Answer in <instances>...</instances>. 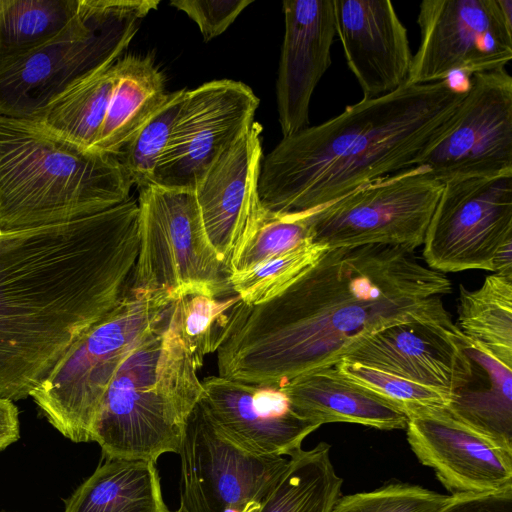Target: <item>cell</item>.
Masks as SVG:
<instances>
[{
  "mask_svg": "<svg viewBox=\"0 0 512 512\" xmlns=\"http://www.w3.org/2000/svg\"><path fill=\"white\" fill-rule=\"evenodd\" d=\"M398 246L328 248L276 297L243 304L217 351L219 376L280 386L336 365L363 337L396 322L448 313L451 283Z\"/></svg>",
  "mask_w": 512,
  "mask_h": 512,
  "instance_id": "1",
  "label": "cell"
},
{
  "mask_svg": "<svg viewBox=\"0 0 512 512\" xmlns=\"http://www.w3.org/2000/svg\"><path fill=\"white\" fill-rule=\"evenodd\" d=\"M133 198L77 220L0 233V397L31 396L126 290L139 250Z\"/></svg>",
  "mask_w": 512,
  "mask_h": 512,
  "instance_id": "2",
  "label": "cell"
},
{
  "mask_svg": "<svg viewBox=\"0 0 512 512\" xmlns=\"http://www.w3.org/2000/svg\"><path fill=\"white\" fill-rule=\"evenodd\" d=\"M466 88L450 78L363 98L319 124L283 137L262 158L258 194L263 210L303 214L373 180L414 167Z\"/></svg>",
  "mask_w": 512,
  "mask_h": 512,
  "instance_id": "3",
  "label": "cell"
},
{
  "mask_svg": "<svg viewBox=\"0 0 512 512\" xmlns=\"http://www.w3.org/2000/svg\"><path fill=\"white\" fill-rule=\"evenodd\" d=\"M132 186L117 156L0 115V233L100 213L128 200Z\"/></svg>",
  "mask_w": 512,
  "mask_h": 512,
  "instance_id": "4",
  "label": "cell"
},
{
  "mask_svg": "<svg viewBox=\"0 0 512 512\" xmlns=\"http://www.w3.org/2000/svg\"><path fill=\"white\" fill-rule=\"evenodd\" d=\"M172 304V303H171ZM171 318L122 362L104 394L92 441L105 459L156 462L178 453L203 387Z\"/></svg>",
  "mask_w": 512,
  "mask_h": 512,
  "instance_id": "5",
  "label": "cell"
},
{
  "mask_svg": "<svg viewBox=\"0 0 512 512\" xmlns=\"http://www.w3.org/2000/svg\"><path fill=\"white\" fill-rule=\"evenodd\" d=\"M159 0H79L51 38L0 67V115L37 120L80 80L115 63Z\"/></svg>",
  "mask_w": 512,
  "mask_h": 512,
  "instance_id": "6",
  "label": "cell"
},
{
  "mask_svg": "<svg viewBox=\"0 0 512 512\" xmlns=\"http://www.w3.org/2000/svg\"><path fill=\"white\" fill-rule=\"evenodd\" d=\"M164 293L126 289L115 307L69 348L31 394L49 423L73 442L92 441L104 394L127 356L165 319Z\"/></svg>",
  "mask_w": 512,
  "mask_h": 512,
  "instance_id": "7",
  "label": "cell"
},
{
  "mask_svg": "<svg viewBox=\"0 0 512 512\" xmlns=\"http://www.w3.org/2000/svg\"><path fill=\"white\" fill-rule=\"evenodd\" d=\"M139 250L131 289L166 294L234 292L230 269L210 245L192 189L157 184L139 189Z\"/></svg>",
  "mask_w": 512,
  "mask_h": 512,
  "instance_id": "8",
  "label": "cell"
},
{
  "mask_svg": "<svg viewBox=\"0 0 512 512\" xmlns=\"http://www.w3.org/2000/svg\"><path fill=\"white\" fill-rule=\"evenodd\" d=\"M443 189L427 166L373 180L309 213L312 242L326 248L423 244Z\"/></svg>",
  "mask_w": 512,
  "mask_h": 512,
  "instance_id": "9",
  "label": "cell"
},
{
  "mask_svg": "<svg viewBox=\"0 0 512 512\" xmlns=\"http://www.w3.org/2000/svg\"><path fill=\"white\" fill-rule=\"evenodd\" d=\"M417 23L420 45L407 82L504 69L512 59V0H424Z\"/></svg>",
  "mask_w": 512,
  "mask_h": 512,
  "instance_id": "10",
  "label": "cell"
},
{
  "mask_svg": "<svg viewBox=\"0 0 512 512\" xmlns=\"http://www.w3.org/2000/svg\"><path fill=\"white\" fill-rule=\"evenodd\" d=\"M443 184L512 174V77L504 69L472 75L463 99L414 166Z\"/></svg>",
  "mask_w": 512,
  "mask_h": 512,
  "instance_id": "11",
  "label": "cell"
},
{
  "mask_svg": "<svg viewBox=\"0 0 512 512\" xmlns=\"http://www.w3.org/2000/svg\"><path fill=\"white\" fill-rule=\"evenodd\" d=\"M178 454V512H257L289 465L285 457L254 455L228 441L199 404L188 418Z\"/></svg>",
  "mask_w": 512,
  "mask_h": 512,
  "instance_id": "12",
  "label": "cell"
},
{
  "mask_svg": "<svg viewBox=\"0 0 512 512\" xmlns=\"http://www.w3.org/2000/svg\"><path fill=\"white\" fill-rule=\"evenodd\" d=\"M512 243V174L448 181L423 241L428 267L438 272L493 271Z\"/></svg>",
  "mask_w": 512,
  "mask_h": 512,
  "instance_id": "13",
  "label": "cell"
},
{
  "mask_svg": "<svg viewBox=\"0 0 512 512\" xmlns=\"http://www.w3.org/2000/svg\"><path fill=\"white\" fill-rule=\"evenodd\" d=\"M259 99L246 84L214 80L186 90L155 184L192 189L254 122Z\"/></svg>",
  "mask_w": 512,
  "mask_h": 512,
  "instance_id": "14",
  "label": "cell"
},
{
  "mask_svg": "<svg viewBox=\"0 0 512 512\" xmlns=\"http://www.w3.org/2000/svg\"><path fill=\"white\" fill-rule=\"evenodd\" d=\"M206 418L228 441L258 456H292L321 425L302 417L278 386L248 384L221 376L202 382Z\"/></svg>",
  "mask_w": 512,
  "mask_h": 512,
  "instance_id": "15",
  "label": "cell"
},
{
  "mask_svg": "<svg viewBox=\"0 0 512 512\" xmlns=\"http://www.w3.org/2000/svg\"><path fill=\"white\" fill-rule=\"evenodd\" d=\"M461 334L449 313L396 322L363 337L343 358L432 387L450 397L470 377Z\"/></svg>",
  "mask_w": 512,
  "mask_h": 512,
  "instance_id": "16",
  "label": "cell"
},
{
  "mask_svg": "<svg viewBox=\"0 0 512 512\" xmlns=\"http://www.w3.org/2000/svg\"><path fill=\"white\" fill-rule=\"evenodd\" d=\"M261 132L262 126L254 121L193 187L207 239L229 269L262 212L258 194L263 158Z\"/></svg>",
  "mask_w": 512,
  "mask_h": 512,
  "instance_id": "17",
  "label": "cell"
},
{
  "mask_svg": "<svg viewBox=\"0 0 512 512\" xmlns=\"http://www.w3.org/2000/svg\"><path fill=\"white\" fill-rule=\"evenodd\" d=\"M405 428L411 450L422 465L433 469L450 496L512 486V453L466 428L446 406L414 411Z\"/></svg>",
  "mask_w": 512,
  "mask_h": 512,
  "instance_id": "18",
  "label": "cell"
},
{
  "mask_svg": "<svg viewBox=\"0 0 512 512\" xmlns=\"http://www.w3.org/2000/svg\"><path fill=\"white\" fill-rule=\"evenodd\" d=\"M336 34L364 97L390 93L408 79L413 55L389 0H333Z\"/></svg>",
  "mask_w": 512,
  "mask_h": 512,
  "instance_id": "19",
  "label": "cell"
},
{
  "mask_svg": "<svg viewBox=\"0 0 512 512\" xmlns=\"http://www.w3.org/2000/svg\"><path fill=\"white\" fill-rule=\"evenodd\" d=\"M285 31L276 81V101L283 137L307 127L309 105L331 64L336 35L333 0H285Z\"/></svg>",
  "mask_w": 512,
  "mask_h": 512,
  "instance_id": "20",
  "label": "cell"
},
{
  "mask_svg": "<svg viewBox=\"0 0 512 512\" xmlns=\"http://www.w3.org/2000/svg\"><path fill=\"white\" fill-rule=\"evenodd\" d=\"M460 342L470 377L450 396L446 409L466 428L512 453V365L463 333Z\"/></svg>",
  "mask_w": 512,
  "mask_h": 512,
  "instance_id": "21",
  "label": "cell"
},
{
  "mask_svg": "<svg viewBox=\"0 0 512 512\" xmlns=\"http://www.w3.org/2000/svg\"><path fill=\"white\" fill-rule=\"evenodd\" d=\"M278 387L298 414L320 425L346 422L394 430L407 424L401 410L345 378L335 365L303 373Z\"/></svg>",
  "mask_w": 512,
  "mask_h": 512,
  "instance_id": "22",
  "label": "cell"
},
{
  "mask_svg": "<svg viewBox=\"0 0 512 512\" xmlns=\"http://www.w3.org/2000/svg\"><path fill=\"white\" fill-rule=\"evenodd\" d=\"M116 84L94 149L118 156L166 100L165 80L150 56L116 63Z\"/></svg>",
  "mask_w": 512,
  "mask_h": 512,
  "instance_id": "23",
  "label": "cell"
},
{
  "mask_svg": "<svg viewBox=\"0 0 512 512\" xmlns=\"http://www.w3.org/2000/svg\"><path fill=\"white\" fill-rule=\"evenodd\" d=\"M155 464L106 459L70 496L64 512H169Z\"/></svg>",
  "mask_w": 512,
  "mask_h": 512,
  "instance_id": "24",
  "label": "cell"
},
{
  "mask_svg": "<svg viewBox=\"0 0 512 512\" xmlns=\"http://www.w3.org/2000/svg\"><path fill=\"white\" fill-rule=\"evenodd\" d=\"M331 446L320 442L301 449L257 512H331L342 495L343 479L330 457Z\"/></svg>",
  "mask_w": 512,
  "mask_h": 512,
  "instance_id": "25",
  "label": "cell"
},
{
  "mask_svg": "<svg viewBox=\"0 0 512 512\" xmlns=\"http://www.w3.org/2000/svg\"><path fill=\"white\" fill-rule=\"evenodd\" d=\"M115 63L74 84L35 121L71 142L93 148L116 84Z\"/></svg>",
  "mask_w": 512,
  "mask_h": 512,
  "instance_id": "26",
  "label": "cell"
},
{
  "mask_svg": "<svg viewBox=\"0 0 512 512\" xmlns=\"http://www.w3.org/2000/svg\"><path fill=\"white\" fill-rule=\"evenodd\" d=\"M459 289L461 332L512 365V276L494 273L476 290Z\"/></svg>",
  "mask_w": 512,
  "mask_h": 512,
  "instance_id": "27",
  "label": "cell"
},
{
  "mask_svg": "<svg viewBox=\"0 0 512 512\" xmlns=\"http://www.w3.org/2000/svg\"><path fill=\"white\" fill-rule=\"evenodd\" d=\"M243 304L235 292L221 296L192 293L172 302V321L198 368L204 356L218 351L228 338Z\"/></svg>",
  "mask_w": 512,
  "mask_h": 512,
  "instance_id": "28",
  "label": "cell"
},
{
  "mask_svg": "<svg viewBox=\"0 0 512 512\" xmlns=\"http://www.w3.org/2000/svg\"><path fill=\"white\" fill-rule=\"evenodd\" d=\"M79 0H0V67L54 36Z\"/></svg>",
  "mask_w": 512,
  "mask_h": 512,
  "instance_id": "29",
  "label": "cell"
},
{
  "mask_svg": "<svg viewBox=\"0 0 512 512\" xmlns=\"http://www.w3.org/2000/svg\"><path fill=\"white\" fill-rule=\"evenodd\" d=\"M327 249L307 241L247 270L232 273L230 276L232 290L247 305L264 303L283 292Z\"/></svg>",
  "mask_w": 512,
  "mask_h": 512,
  "instance_id": "30",
  "label": "cell"
},
{
  "mask_svg": "<svg viewBox=\"0 0 512 512\" xmlns=\"http://www.w3.org/2000/svg\"><path fill=\"white\" fill-rule=\"evenodd\" d=\"M186 89L168 93L160 108L117 156L139 189L155 184Z\"/></svg>",
  "mask_w": 512,
  "mask_h": 512,
  "instance_id": "31",
  "label": "cell"
},
{
  "mask_svg": "<svg viewBox=\"0 0 512 512\" xmlns=\"http://www.w3.org/2000/svg\"><path fill=\"white\" fill-rule=\"evenodd\" d=\"M309 213L275 214L262 209L252 233L231 260V274L312 241Z\"/></svg>",
  "mask_w": 512,
  "mask_h": 512,
  "instance_id": "32",
  "label": "cell"
},
{
  "mask_svg": "<svg viewBox=\"0 0 512 512\" xmlns=\"http://www.w3.org/2000/svg\"><path fill=\"white\" fill-rule=\"evenodd\" d=\"M335 367L345 378L386 400L406 416L422 408L445 407L450 398L432 387L344 358Z\"/></svg>",
  "mask_w": 512,
  "mask_h": 512,
  "instance_id": "33",
  "label": "cell"
},
{
  "mask_svg": "<svg viewBox=\"0 0 512 512\" xmlns=\"http://www.w3.org/2000/svg\"><path fill=\"white\" fill-rule=\"evenodd\" d=\"M450 497L417 484L390 480L371 491L341 495L331 512H438Z\"/></svg>",
  "mask_w": 512,
  "mask_h": 512,
  "instance_id": "34",
  "label": "cell"
},
{
  "mask_svg": "<svg viewBox=\"0 0 512 512\" xmlns=\"http://www.w3.org/2000/svg\"><path fill=\"white\" fill-rule=\"evenodd\" d=\"M252 0H173L172 6L187 14L199 27L205 41L222 34L252 3Z\"/></svg>",
  "mask_w": 512,
  "mask_h": 512,
  "instance_id": "35",
  "label": "cell"
},
{
  "mask_svg": "<svg viewBox=\"0 0 512 512\" xmlns=\"http://www.w3.org/2000/svg\"><path fill=\"white\" fill-rule=\"evenodd\" d=\"M438 512H512V486L491 493L451 496Z\"/></svg>",
  "mask_w": 512,
  "mask_h": 512,
  "instance_id": "36",
  "label": "cell"
},
{
  "mask_svg": "<svg viewBox=\"0 0 512 512\" xmlns=\"http://www.w3.org/2000/svg\"><path fill=\"white\" fill-rule=\"evenodd\" d=\"M19 413L13 401L0 397V451L19 439Z\"/></svg>",
  "mask_w": 512,
  "mask_h": 512,
  "instance_id": "37",
  "label": "cell"
},
{
  "mask_svg": "<svg viewBox=\"0 0 512 512\" xmlns=\"http://www.w3.org/2000/svg\"><path fill=\"white\" fill-rule=\"evenodd\" d=\"M1 512H8V511H1Z\"/></svg>",
  "mask_w": 512,
  "mask_h": 512,
  "instance_id": "38",
  "label": "cell"
},
{
  "mask_svg": "<svg viewBox=\"0 0 512 512\" xmlns=\"http://www.w3.org/2000/svg\"><path fill=\"white\" fill-rule=\"evenodd\" d=\"M178 512V511H177Z\"/></svg>",
  "mask_w": 512,
  "mask_h": 512,
  "instance_id": "39",
  "label": "cell"
}]
</instances>
